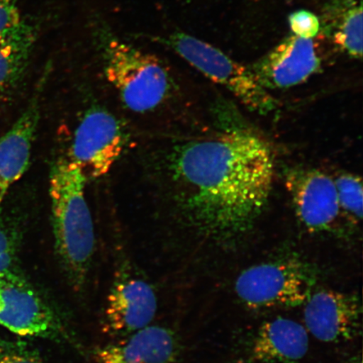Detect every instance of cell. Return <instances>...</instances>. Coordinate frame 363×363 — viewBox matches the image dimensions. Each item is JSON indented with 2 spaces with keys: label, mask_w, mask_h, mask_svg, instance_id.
I'll return each instance as SVG.
<instances>
[{
  "label": "cell",
  "mask_w": 363,
  "mask_h": 363,
  "mask_svg": "<svg viewBox=\"0 0 363 363\" xmlns=\"http://www.w3.org/2000/svg\"><path fill=\"white\" fill-rule=\"evenodd\" d=\"M214 108L220 129L153 145L146 167L154 195L175 225L230 242L252 228L269 201L274 154L239 121L233 104L220 99Z\"/></svg>",
  "instance_id": "cell-1"
},
{
  "label": "cell",
  "mask_w": 363,
  "mask_h": 363,
  "mask_svg": "<svg viewBox=\"0 0 363 363\" xmlns=\"http://www.w3.org/2000/svg\"><path fill=\"white\" fill-rule=\"evenodd\" d=\"M86 183L65 155L54 162L49 179L54 247L63 274L77 293L83 292L88 283L96 244Z\"/></svg>",
  "instance_id": "cell-2"
},
{
  "label": "cell",
  "mask_w": 363,
  "mask_h": 363,
  "mask_svg": "<svg viewBox=\"0 0 363 363\" xmlns=\"http://www.w3.org/2000/svg\"><path fill=\"white\" fill-rule=\"evenodd\" d=\"M90 30L104 76L127 110L148 115L169 102L175 84L160 59L125 42L101 16H93Z\"/></svg>",
  "instance_id": "cell-3"
},
{
  "label": "cell",
  "mask_w": 363,
  "mask_h": 363,
  "mask_svg": "<svg viewBox=\"0 0 363 363\" xmlns=\"http://www.w3.org/2000/svg\"><path fill=\"white\" fill-rule=\"evenodd\" d=\"M151 40L169 48L208 79L228 89L249 110L267 115L278 108V101L261 85L251 68L212 45L184 33L152 36Z\"/></svg>",
  "instance_id": "cell-4"
},
{
  "label": "cell",
  "mask_w": 363,
  "mask_h": 363,
  "mask_svg": "<svg viewBox=\"0 0 363 363\" xmlns=\"http://www.w3.org/2000/svg\"><path fill=\"white\" fill-rule=\"evenodd\" d=\"M315 284L314 267L289 256L248 267L235 281V290L249 308H294L306 303Z\"/></svg>",
  "instance_id": "cell-5"
},
{
  "label": "cell",
  "mask_w": 363,
  "mask_h": 363,
  "mask_svg": "<svg viewBox=\"0 0 363 363\" xmlns=\"http://www.w3.org/2000/svg\"><path fill=\"white\" fill-rule=\"evenodd\" d=\"M0 325L20 337L78 346L56 311L17 269L0 276Z\"/></svg>",
  "instance_id": "cell-6"
},
{
  "label": "cell",
  "mask_w": 363,
  "mask_h": 363,
  "mask_svg": "<svg viewBox=\"0 0 363 363\" xmlns=\"http://www.w3.org/2000/svg\"><path fill=\"white\" fill-rule=\"evenodd\" d=\"M129 140L123 122L108 108L92 103L82 113L65 155L87 181L95 179L111 171Z\"/></svg>",
  "instance_id": "cell-7"
},
{
  "label": "cell",
  "mask_w": 363,
  "mask_h": 363,
  "mask_svg": "<svg viewBox=\"0 0 363 363\" xmlns=\"http://www.w3.org/2000/svg\"><path fill=\"white\" fill-rule=\"evenodd\" d=\"M157 311L153 286L129 262H121L104 307L102 329L113 340L152 325Z\"/></svg>",
  "instance_id": "cell-8"
},
{
  "label": "cell",
  "mask_w": 363,
  "mask_h": 363,
  "mask_svg": "<svg viewBox=\"0 0 363 363\" xmlns=\"http://www.w3.org/2000/svg\"><path fill=\"white\" fill-rule=\"evenodd\" d=\"M285 186L297 218L312 233L333 228L340 215L333 177L323 171L294 167L285 175Z\"/></svg>",
  "instance_id": "cell-9"
},
{
  "label": "cell",
  "mask_w": 363,
  "mask_h": 363,
  "mask_svg": "<svg viewBox=\"0 0 363 363\" xmlns=\"http://www.w3.org/2000/svg\"><path fill=\"white\" fill-rule=\"evenodd\" d=\"M305 328L324 342L352 340L362 335V306L357 293L323 289L306 303Z\"/></svg>",
  "instance_id": "cell-10"
},
{
  "label": "cell",
  "mask_w": 363,
  "mask_h": 363,
  "mask_svg": "<svg viewBox=\"0 0 363 363\" xmlns=\"http://www.w3.org/2000/svg\"><path fill=\"white\" fill-rule=\"evenodd\" d=\"M321 60L313 39L290 36L252 63L257 79L266 89L294 87L319 71Z\"/></svg>",
  "instance_id": "cell-11"
},
{
  "label": "cell",
  "mask_w": 363,
  "mask_h": 363,
  "mask_svg": "<svg viewBox=\"0 0 363 363\" xmlns=\"http://www.w3.org/2000/svg\"><path fill=\"white\" fill-rule=\"evenodd\" d=\"M51 71L52 65L48 62L28 106L8 133L0 138V207L11 186L21 178L29 165L39 125L40 97Z\"/></svg>",
  "instance_id": "cell-12"
},
{
  "label": "cell",
  "mask_w": 363,
  "mask_h": 363,
  "mask_svg": "<svg viewBox=\"0 0 363 363\" xmlns=\"http://www.w3.org/2000/svg\"><path fill=\"white\" fill-rule=\"evenodd\" d=\"M180 347L174 331L150 325L94 351V363H177Z\"/></svg>",
  "instance_id": "cell-13"
},
{
  "label": "cell",
  "mask_w": 363,
  "mask_h": 363,
  "mask_svg": "<svg viewBox=\"0 0 363 363\" xmlns=\"http://www.w3.org/2000/svg\"><path fill=\"white\" fill-rule=\"evenodd\" d=\"M308 350L305 326L293 320L277 318L258 330L251 358L260 363H296L305 357Z\"/></svg>",
  "instance_id": "cell-14"
},
{
  "label": "cell",
  "mask_w": 363,
  "mask_h": 363,
  "mask_svg": "<svg viewBox=\"0 0 363 363\" xmlns=\"http://www.w3.org/2000/svg\"><path fill=\"white\" fill-rule=\"evenodd\" d=\"M40 33L39 21L26 18L0 35V95L10 93L24 79Z\"/></svg>",
  "instance_id": "cell-15"
},
{
  "label": "cell",
  "mask_w": 363,
  "mask_h": 363,
  "mask_svg": "<svg viewBox=\"0 0 363 363\" xmlns=\"http://www.w3.org/2000/svg\"><path fill=\"white\" fill-rule=\"evenodd\" d=\"M326 33L345 54L362 56V0H328L324 10Z\"/></svg>",
  "instance_id": "cell-16"
},
{
  "label": "cell",
  "mask_w": 363,
  "mask_h": 363,
  "mask_svg": "<svg viewBox=\"0 0 363 363\" xmlns=\"http://www.w3.org/2000/svg\"><path fill=\"white\" fill-rule=\"evenodd\" d=\"M340 215L357 225L362 219V182L359 176L342 172L333 177Z\"/></svg>",
  "instance_id": "cell-17"
},
{
  "label": "cell",
  "mask_w": 363,
  "mask_h": 363,
  "mask_svg": "<svg viewBox=\"0 0 363 363\" xmlns=\"http://www.w3.org/2000/svg\"><path fill=\"white\" fill-rule=\"evenodd\" d=\"M0 363H47L42 354L23 340L0 342Z\"/></svg>",
  "instance_id": "cell-18"
},
{
  "label": "cell",
  "mask_w": 363,
  "mask_h": 363,
  "mask_svg": "<svg viewBox=\"0 0 363 363\" xmlns=\"http://www.w3.org/2000/svg\"><path fill=\"white\" fill-rule=\"evenodd\" d=\"M289 26L294 35L303 39H313L320 33L321 25L315 13L301 10L291 13Z\"/></svg>",
  "instance_id": "cell-19"
},
{
  "label": "cell",
  "mask_w": 363,
  "mask_h": 363,
  "mask_svg": "<svg viewBox=\"0 0 363 363\" xmlns=\"http://www.w3.org/2000/svg\"><path fill=\"white\" fill-rule=\"evenodd\" d=\"M16 240L0 227V276L16 270Z\"/></svg>",
  "instance_id": "cell-20"
},
{
  "label": "cell",
  "mask_w": 363,
  "mask_h": 363,
  "mask_svg": "<svg viewBox=\"0 0 363 363\" xmlns=\"http://www.w3.org/2000/svg\"><path fill=\"white\" fill-rule=\"evenodd\" d=\"M19 0H0V35L19 24L22 20Z\"/></svg>",
  "instance_id": "cell-21"
},
{
  "label": "cell",
  "mask_w": 363,
  "mask_h": 363,
  "mask_svg": "<svg viewBox=\"0 0 363 363\" xmlns=\"http://www.w3.org/2000/svg\"><path fill=\"white\" fill-rule=\"evenodd\" d=\"M359 363H362V362H360Z\"/></svg>",
  "instance_id": "cell-22"
}]
</instances>
